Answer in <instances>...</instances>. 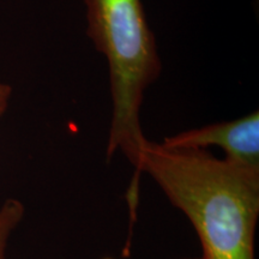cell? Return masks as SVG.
I'll return each instance as SVG.
<instances>
[{"mask_svg": "<svg viewBox=\"0 0 259 259\" xmlns=\"http://www.w3.org/2000/svg\"><path fill=\"white\" fill-rule=\"evenodd\" d=\"M24 216V205L17 199H9L0 206V259H6L10 235Z\"/></svg>", "mask_w": 259, "mask_h": 259, "instance_id": "277c9868", "label": "cell"}, {"mask_svg": "<svg viewBox=\"0 0 259 259\" xmlns=\"http://www.w3.org/2000/svg\"><path fill=\"white\" fill-rule=\"evenodd\" d=\"M162 144L173 149L219 147L228 161L259 169V113L232 121L216 122L166 137Z\"/></svg>", "mask_w": 259, "mask_h": 259, "instance_id": "3957f363", "label": "cell"}, {"mask_svg": "<svg viewBox=\"0 0 259 259\" xmlns=\"http://www.w3.org/2000/svg\"><path fill=\"white\" fill-rule=\"evenodd\" d=\"M10 96H11V87L0 82V116L4 114L8 108Z\"/></svg>", "mask_w": 259, "mask_h": 259, "instance_id": "5b68a950", "label": "cell"}, {"mask_svg": "<svg viewBox=\"0 0 259 259\" xmlns=\"http://www.w3.org/2000/svg\"><path fill=\"white\" fill-rule=\"evenodd\" d=\"M105 259H112V258H105Z\"/></svg>", "mask_w": 259, "mask_h": 259, "instance_id": "52a82bcc", "label": "cell"}, {"mask_svg": "<svg viewBox=\"0 0 259 259\" xmlns=\"http://www.w3.org/2000/svg\"><path fill=\"white\" fill-rule=\"evenodd\" d=\"M88 36L106 57L112 97L107 160L120 150L137 167L145 142L141 107L162 64L142 0H84Z\"/></svg>", "mask_w": 259, "mask_h": 259, "instance_id": "7a4b0ae2", "label": "cell"}, {"mask_svg": "<svg viewBox=\"0 0 259 259\" xmlns=\"http://www.w3.org/2000/svg\"><path fill=\"white\" fill-rule=\"evenodd\" d=\"M194 259H203L202 257H200V258H194Z\"/></svg>", "mask_w": 259, "mask_h": 259, "instance_id": "8992f818", "label": "cell"}, {"mask_svg": "<svg viewBox=\"0 0 259 259\" xmlns=\"http://www.w3.org/2000/svg\"><path fill=\"white\" fill-rule=\"evenodd\" d=\"M143 173L192 223L203 259H255L259 169L203 149H173L145 139L127 192L131 220Z\"/></svg>", "mask_w": 259, "mask_h": 259, "instance_id": "6da1fadb", "label": "cell"}]
</instances>
